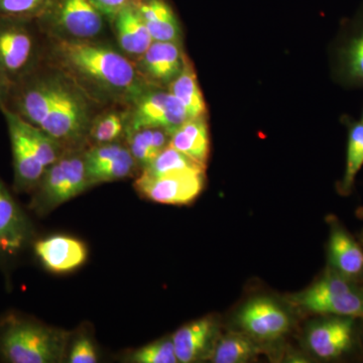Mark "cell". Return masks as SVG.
<instances>
[{"label": "cell", "mask_w": 363, "mask_h": 363, "mask_svg": "<svg viewBox=\"0 0 363 363\" xmlns=\"http://www.w3.org/2000/svg\"><path fill=\"white\" fill-rule=\"evenodd\" d=\"M171 135L168 130L157 128L128 131L124 142L138 162L140 172L168 147Z\"/></svg>", "instance_id": "603a6c76"}, {"label": "cell", "mask_w": 363, "mask_h": 363, "mask_svg": "<svg viewBox=\"0 0 363 363\" xmlns=\"http://www.w3.org/2000/svg\"><path fill=\"white\" fill-rule=\"evenodd\" d=\"M35 23L48 39H108L111 30V21L90 0H48Z\"/></svg>", "instance_id": "5b68a950"}, {"label": "cell", "mask_w": 363, "mask_h": 363, "mask_svg": "<svg viewBox=\"0 0 363 363\" xmlns=\"http://www.w3.org/2000/svg\"><path fill=\"white\" fill-rule=\"evenodd\" d=\"M259 348L248 336L230 333L215 343L210 359L215 363H245L250 362Z\"/></svg>", "instance_id": "484cf974"}, {"label": "cell", "mask_w": 363, "mask_h": 363, "mask_svg": "<svg viewBox=\"0 0 363 363\" xmlns=\"http://www.w3.org/2000/svg\"><path fill=\"white\" fill-rule=\"evenodd\" d=\"M104 108L65 72L44 60L11 86L6 109L44 131L64 149L83 150L87 147L91 123Z\"/></svg>", "instance_id": "6da1fadb"}, {"label": "cell", "mask_w": 363, "mask_h": 363, "mask_svg": "<svg viewBox=\"0 0 363 363\" xmlns=\"http://www.w3.org/2000/svg\"><path fill=\"white\" fill-rule=\"evenodd\" d=\"M169 145L206 168L210 152L207 116L189 118L174 131Z\"/></svg>", "instance_id": "44dd1931"}, {"label": "cell", "mask_w": 363, "mask_h": 363, "mask_svg": "<svg viewBox=\"0 0 363 363\" xmlns=\"http://www.w3.org/2000/svg\"><path fill=\"white\" fill-rule=\"evenodd\" d=\"M45 38L35 21L0 18V74L13 86L44 61Z\"/></svg>", "instance_id": "8992f818"}, {"label": "cell", "mask_w": 363, "mask_h": 363, "mask_svg": "<svg viewBox=\"0 0 363 363\" xmlns=\"http://www.w3.org/2000/svg\"><path fill=\"white\" fill-rule=\"evenodd\" d=\"M11 84H9L6 79L0 74V111L6 108L9 93H11Z\"/></svg>", "instance_id": "d6a6232c"}, {"label": "cell", "mask_w": 363, "mask_h": 363, "mask_svg": "<svg viewBox=\"0 0 363 363\" xmlns=\"http://www.w3.org/2000/svg\"><path fill=\"white\" fill-rule=\"evenodd\" d=\"M218 325L211 317L202 318L181 327L172 336L178 362L191 363L209 357L216 343Z\"/></svg>", "instance_id": "e0dca14e"}, {"label": "cell", "mask_w": 363, "mask_h": 363, "mask_svg": "<svg viewBox=\"0 0 363 363\" xmlns=\"http://www.w3.org/2000/svg\"><path fill=\"white\" fill-rule=\"evenodd\" d=\"M70 336L35 320L7 317L0 327V355L11 363L61 362Z\"/></svg>", "instance_id": "277c9868"}, {"label": "cell", "mask_w": 363, "mask_h": 363, "mask_svg": "<svg viewBox=\"0 0 363 363\" xmlns=\"http://www.w3.org/2000/svg\"><path fill=\"white\" fill-rule=\"evenodd\" d=\"M6 118L13 157V187L18 193H32L45 172L58 161L65 149L40 128L7 109Z\"/></svg>", "instance_id": "3957f363"}, {"label": "cell", "mask_w": 363, "mask_h": 363, "mask_svg": "<svg viewBox=\"0 0 363 363\" xmlns=\"http://www.w3.org/2000/svg\"><path fill=\"white\" fill-rule=\"evenodd\" d=\"M347 152L345 171L338 183L340 195L348 196L354 187L355 179L363 167V123L348 121Z\"/></svg>", "instance_id": "d4e9b609"}, {"label": "cell", "mask_w": 363, "mask_h": 363, "mask_svg": "<svg viewBox=\"0 0 363 363\" xmlns=\"http://www.w3.org/2000/svg\"><path fill=\"white\" fill-rule=\"evenodd\" d=\"M341 74L351 84L363 85V18L340 50Z\"/></svg>", "instance_id": "4316f807"}, {"label": "cell", "mask_w": 363, "mask_h": 363, "mask_svg": "<svg viewBox=\"0 0 363 363\" xmlns=\"http://www.w3.org/2000/svg\"><path fill=\"white\" fill-rule=\"evenodd\" d=\"M44 60L65 72L90 97L105 107L130 106L150 86L140 75L135 62L109 39L45 38Z\"/></svg>", "instance_id": "7a4b0ae2"}, {"label": "cell", "mask_w": 363, "mask_h": 363, "mask_svg": "<svg viewBox=\"0 0 363 363\" xmlns=\"http://www.w3.org/2000/svg\"><path fill=\"white\" fill-rule=\"evenodd\" d=\"M32 236L30 219L0 178V255H18Z\"/></svg>", "instance_id": "9a60e30c"}, {"label": "cell", "mask_w": 363, "mask_h": 363, "mask_svg": "<svg viewBox=\"0 0 363 363\" xmlns=\"http://www.w3.org/2000/svg\"><path fill=\"white\" fill-rule=\"evenodd\" d=\"M130 125V109L112 105L102 109L93 119L87 138V147L124 142Z\"/></svg>", "instance_id": "7402d4cb"}, {"label": "cell", "mask_w": 363, "mask_h": 363, "mask_svg": "<svg viewBox=\"0 0 363 363\" xmlns=\"http://www.w3.org/2000/svg\"><path fill=\"white\" fill-rule=\"evenodd\" d=\"M128 362L135 363H177L175 348L171 338L147 344L131 353Z\"/></svg>", "instance_id": "f1b7e54d"}, {"label": "cell", "mask_w": 363, "mask_h": 363, "mask_svg": "<svg viewBox=\"0 0 363 363\" xmlns=\"http://www.w3.org/2000/svg\"><path fill=\"white\" fill-rule=\"evenodd\" d=\"M291 302L313 314L363 319V285L329 267L309 289L293 296Z\"/></svg>", "instance_id": "ba28073f"}, {"label": "cell", "mask_w": 363, "mask_h": 363, "mask_svg": "<svg viewBox=\"0 0 363 363\" xmlns=\"http://www.w3.org/2000/svg\"><path fill=\"white\" fill-rule=\"evenodd\" d=\"M182 102L190 118L207 116L206 104L192 62L186 57L183 70L167 88Z\"/></svg>", "instance_id": "cb8c5ba5"}, {"label": "cell", "mask_w": 363, "mask_h": 363, "mask_svg": "<svg viewBox=\"0 0 363 363\" xmlns=\"http://www.w3.org/2000/svg\"><path fill=\"white\" fill-rule=\"evenodd\" d=\"M48 0H0V18L35 21Z\"/></svg>", "instance_id": "f546056e"}, {"label": "cell", "mask_w": 363, "mask_h": 363, "mask_svg": "<svg viewBox=\"0 0 363 363\" xmlns=\"http://www.w3.org/2000/svg\"><path fill=\"white\" fill-rule=\"evenodd\" d=\"M186 57L182 43L154 40L135 63L147 84L168 88L183 70Z\"/></svg>", "instance_id": "5bb4252c"}, {"label": "cell", "mask_w": 363, "mask_h": 363, "mask_svg": "<svg viewBox=\"0 0 363 363\" xmlns=\"http://www.w3.org/2000/svg\"><path fill=\"white\" fill-rule=\"evenodd\" d=\"M236 319L243 330L259 340H276L291 328L290 315L267 297L250 298L241 307Z\"/></svg>", "instance_id": "4fadbf2b"}, {"label": "cell", "mask_w": 363, "mask_h": 363, "mask_svg": "<svg viewBox=\"0 0 363 363\" xmlns=\"http://www.w3.org/2000/svg\"><path fill=\"white\" fill-rule=\"evenodd\" d=\"M357 216L359 217L360 219L363 221V208H360V209L357 210ZM360 240L363 243V230L362 233V235H360Z\"/></svg>", "instance_id": "836d02e7"}, {"label": "cell", "mask_w": 363, "mask_h": 363, "mask_svg": "<svg viewBox=\"0 0 363 363\" xmlns=\"http://www.w3.org/2000/svg\"><path fill=\"white\" fill-rule=\"evenodd\" d=\"M98 355L95 344L88 335H79L69 351L68 362L96 363Z\"/></svg>", "instance_id": "4dcf8cb0"}, {"label": "cell", "mask_w": 363, "mask_h": 363, "mask_svg": "<svg viewBox=\"0 0 363 363\" xmlns=\"http://www.w3.org/2000/svg\"><path fill=\"white\" fill-rule=\"evenodd\" d=\"M328 267L343 278L363 285L362 245L335 217L329 220Z\"/></svg>", "instance_id": "2e32d148"}, {"label": "cell", "mask_w": 363, "mask_h": 363, "mask_svg": "<svg viewBox=\"0 0 363 363\" xmlns=\"http://www.w3.org/2000/svg\"><path fill=\"white\" fill-rule=\"evenodd\" d=\"M205 167L169 145L140 173L150 176H162L178 172H205Z\"/></svg>", "instance_id": "83f0119b"}, {"label": "cell", "mask_w": 363, "mask_h": 363, "mask_svg": "<svg viewBox=\"0 0 363 363\" xmlns=\"http://www.w3.org/2000/svg\"><path fill=\"white\" fill-rule=\"evenodd\" d=\"M362 123H363V116H362Z\"/></svg>", "instance_id": "e575fe53"}, {"label": "cell", "mask_w": 363, "mask_h": 363, "mask_svg": "<svg viewBox=\"0 0 363 363\" xmlns=\"http://www.w3.org/2000/svg\"><path fill=\"white\" fill-rule=\"evenodd\" d=\"M35 252L50 272L63 274L82 266L88 257L82 241L66 235H54L35 243Z\"/></svg>", "instance_id": "ac0fdd59"}, {"label": "cell", "mask_w": 363, "mask_h": 363, "mask_svg": "<svg viewBox=\"0 0 363 363\" xmlns=\"http://www.w3.org/2000/svg\"><path fill=\"white\" fill-rule=\"evenodd\" d=\"M136 1L138 0H90L91 4L109 21L126 7L135 6Z\"/></svg>", "instance_id": "1f68e13d"}, {"label": "cell", "mask_w": 363, "mask_h": 363, "mask_svg": "<svg viewBox=\"0 0 363 363\" xmlns=\"http://www.w3.org/2000/svg\"><path fill=\"white\" fill-rule=\"evenodd\" d=\"M84 160L86 171L93 186L138 177L140 173L125 142L86 147Z\"/></svg>", "instance_id": "7c38bea8"}, {"label": "cell", "mask_w": 363, "mask_h": 363, "mask_svg": "<svg viewBox=\"0 0 363 363\" xmlns=\"http://www.w3.org/2000/svg\"><path fill=\"white\" fill-rule=\"evenodd\" d=\"M128 131L143 128H164L171 135L187 121V111L167 88L149 86L128 106Z\"/></svg>", "instance_id": "9c48e42d"}, {"label": "cell", "mask_w": 363, "mask_h": 363, "mask_svg": "<svg viewBox=\"0 0 363 363\" xmlns=\"http://www.w3.org/2000/svg\"><path fill=\"white\" fill-rule=\"evenodd\" d=\"M205 172H178L162 176L140 173L133 187L145 199L161 204L189 205L201 194Z\"/></svg>", "instance_id": "8fae6325"}, {"label": "cell", "mask_w": 363, "mask_h": 363, "mask_svg": "<svg viewBox=\"0 0 363 363\" xmlns=\"http://www.w3.org/2000/svg\"><path fill=\"white\" fill-rule=\"evenodd\" d=\"M84 150H66L58 161L45 172L32 192L30 208L35 214H49L94 187L86 171Z\"/></svg>", "instance_id": "52a82bcc"}, {"label": "cell", "mask_w": 363, "mask_h": 363, "mask_svg": "<svg viewBox=\"0 0 363 363\" xmlns=\"http://www.w3.org/2000/svg\"><path fill=\"white\" fill-rule=\"evenodd\" d=\"M323 316V319L313 322L308 328V348L315 357L326 362L347 357L357 345V318Z\"/></svg>", "instance_id": "30bf717a"}, {"label": "cell", "mask_w": 363, "mask_h": 363, "mask_svg": "<svg viewBox=\"0 0 363 363\" xmlns=\"http://www.w3.org/2000/svg\"><path fill=\"white\" fill-rule=\"evenodd\" d=\"M135 7L152 40L182 43L183 33L180 21L168 0H138Z\"/></svg>", "instance_id": "ffe728a7"}, {"label": "cell", "mask_w": 363, "mask_h": 363, "mask_svg": "<svg viewBox=\"0 0 363 363\" xmlns=\"http://www.w3.org/2000/svg\"><path fill=\"white\" fill-rule=\"evenodd\" d=\"M111 28L117 47L133 62L142 57L154 42L135 6L119 11L111 21Z\"/></svg>", "instance_id": "d6986e66"}]
</instances>
